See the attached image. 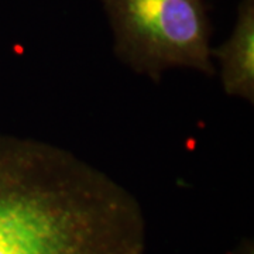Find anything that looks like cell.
Segmentation results:
<instances>
[{
	"label": "cell",
	"mask_w": 254,
	"mask_h": 254,
	"mask_svg": "<svg viewBox=\"0 0 254 254\" xmlns=\"http://www.w3.org/2000/svg\"><path fill=\"white\" fill-rule=\"evenodd\" d=\"M143 209L78 155L0 133V254H144Z\"/></svg>",
	"instance_id": "cell-1"
},
{
	"label": "cell",
	"mask_w": 254,
	"mask_h": 254,
	"mask_svg": "<svg viewBox=\"0 0 254 254\" xmlns=\"http://www.w3.org/2000/svg\"><path fill=\"white\" fill-rule=\"evenodd\" d=\"M102 4L115 36L113 51L136 73L155 83L175 66L215 73L203 0H102Z\"/></svg>",
	"instance_id": "cell-2"
},
{
	"label": "cell",
	"mask_w": 254,
	"mask_h": 254,
	"mask_svg": "<svg viewBox=\"0 0 254 254\" xmlns=\"http://www.w3.org/2000/svg\"><path fill=\"white\" fill-rule=\"evenodd\" d=\"M220 64V78L229 96L254 100V0H242L235 30L222 46L212 48Z\"/></svg>",
	"instance_id": "cell-3"
}]
</instances>
